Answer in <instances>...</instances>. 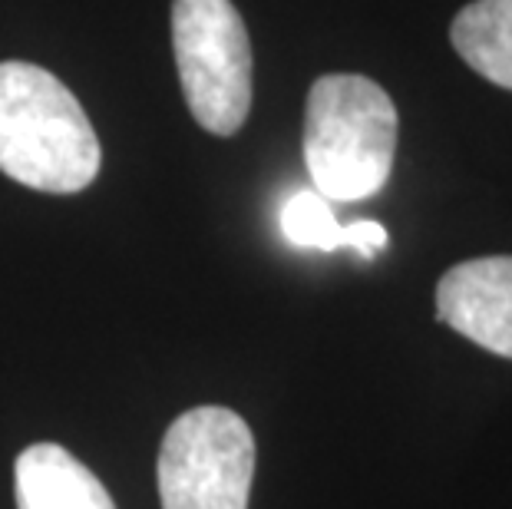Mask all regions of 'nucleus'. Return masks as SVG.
<instances>
[{"mask_svg": "<svg viewBox=\"0 0 512 509\" xmlns=\"http://www.w3.org/2000/svg\"><path fill=\"white\" fill-rule=\"evenodd\" d=\"M100 139L80 100L37 63H0V172L53 196L83 192L100 172Z\"/></svg>", "mask_w": 512, "mask_h": 509, "instance_id": "obj_1", "label": "nucleus"}, {"mask_svg": "<svg viewBox=\"0 0 512 509\" xmlns=\"http://www.w3.org/2000/svg\"><path fill=\"white\" fill-rule=\"evenodd\" d=\"M397 106L384 86L357 73L314 80L304 110V162L328 202L377 196L394 172Z\"/></svg>", "mask_w": 512, "mask_h": 509, "instance_id": "obj_2", "label": "nucleus"}, {"mask_svg": "<svg viewBox=\"0 0 512 509\" xmlns=\"http://www.w3.org/2000/svg\"><path fill=\"white\" fill-rule=\"evenodd\" d=\"M172 47L195 123L212 136H235L252 110V40L235 4L176 0Z\"/></svg>", "mask_w": 512, "mask_h": 509, "instance_id": "obj_3", "label": "nucleus"}, {"mask_svg": "<svg viewBox=\"0 0 512 509\" xmlns=\"http://www.w3.org/2000/svg\"><path fill=\"white\" fill-rule=\"evenodd\" d=\"M255 437L235 410L192 407L172 420L159 447L162 509H248Z\"/></svg>", "mask_w": 512, "mask_h": 509, "instance_id": "obj_4", "label": "nucleus"}, {"mask_svg": "<svg viewBox=\"0 0 512 509\" xmlns=\"http://www.w3.org/2000/svg\"><path fill=\"white\" fill-rule=\"evenodd\" d=\"M437 318L483 351L512 361V255L453 265L437 285Z\"/></svg>", "mask_w": 512, "mask_h": 509, "instance_id": "obj_5", "label": "nucleus"}, {"mask_svg": "<svg viewBox=\"0 0 512 509\" xmlns=\"http://www.w3.org/2000/svg\"><path fill=\"white\" fill-rule=\"evenodd\" d=\"M17 509H116L96 473L60 443H34L14 463Z\"/></svg>", "mask_w": 512, "mask_h": 509, "instance_id": "obj_6", "label": "nucleus"}, {"mask_svg": "<svg viewBox=\"0 0 512 509\" xmlns=\"http://www.w3.org/2000/svg\"><path fill=\"white\" fill-rule=\"evenodd\" d=\"M450 43L483 80L512 90V0H473L450 24Z\"/></svg>", "mask_w": 512, "mask_h": 509, "instance_id": "obj_7", "label": "nucleus"}, {"mask_svg": "<svg viewBox=\"0 0 512 509\" xmlns=\"http://www.w3.org/2000/svg\"><path fill=\"white\" fill-rule=\"evenodd\" d=\"M281 232L291 245L318 248V252H337L344 248V225L334 219L331 202L314 189L294 192L281 209Z\"/></svg>", "mask_w": 512, "mask_h": 509, "instance_id": "obj_8", "label": "nucleus"}, {"mask_svg": "<svg viewBox=\"0 0 512 509\" xmlns=\"http://www.w3.org/2000/svg\"><path fill=\"white\" fill-rule=\"evenodd\" d=\"M344 248H354L361 258H377L387 248V229L374 219L344 225Z\"/></svg>", "mask_w": 512, "mask_h": 509, "instance_id": "obj_9", "label": "nucleus"}]
</instances>
